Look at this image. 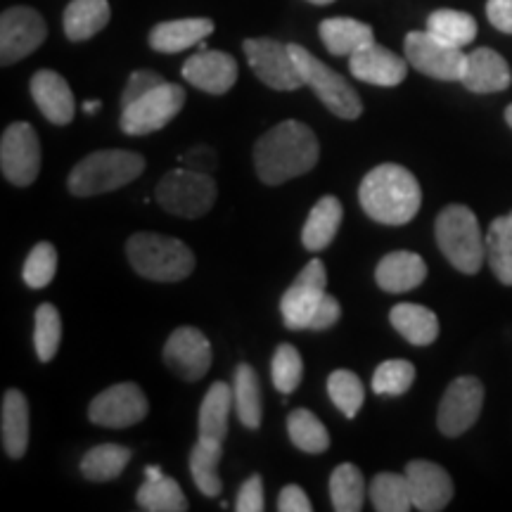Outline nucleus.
Here are the masks:
<instances>
[{"mask_svg":"<svg viewBox=\"0 0 512 512\" xmlns=\"http://www.w3.org/2000/svg\"><path fill=\"white\" fill-rule=\"evenodd\" d=\"M318 138L302 121L287 119L256 140L254 169L266 185H283L318 164Z\"/></svg>","mask_w":512,"mask_h":512,"instance_id":"obj_1","label":"nucleus"},{"mask_svg":"<svg viewBox=\"0 0 512 512\" xmlns=\"http://www.w3.org/2000/svg\"><path fill=\"white\" fill-rule=\"evenodd\" d=\"M358 202L370 219L384 226H403L418 216L422 190L406 166L380 164L363 178Z\"/></svg>","mask_w":512,"mask_h":512,"instance_id":"obj_2","label":"nucleus"},{"mask_svg":"<svg viewBox=\"0 0 512 512\" xmlns=\"http://www.w3.org/2000/svg\"><path fill=\"white\" fill-rule=\"evenodd\" d=\"M133 271L157 283H178L195 271V254L185 242L159 233H133L126 242Z\"/></svg>","mask_w":512,"mask_h":512,"instance_id":"obj_3","label":"nucleus"},{"mask_svg":"<svg viewBox=\"0 0 512 512\" xmlns=\"http://www.w3.org/2000/svg\"><path fill=\"white\" fill-rule=\"evenodd\" d=\"M434 238L448 264L465 275H475L486 259V240L475 211L465 204H448L434 223Z\"/></svg>","mask_w":512,"mask_h":512,"instance_id":"obj_4","label":"nucleus"},{"mask_svg":"<svg viewBox=\"0 0 512 512\" xmlns=\"http://www.w3.org/2000/svg\"><path fill=\"white\" fill-rule=\"evenodd\" d=\"M145 171V159L128 150H100L83 157L67 178L74 197H93L133 183Z\"/></svg>","mask_w":512,"mask_h":512,"instance_id":"obj_5","label":"nucleus"},{"mask_svg":"<svg viewBox=\"0 0 512 512\" xmlns=\"http://www.w3.org/2000/svg\"><path fill=\"white\" fill-rule=\"evenodd\" d=\"M290 53L294 57V62H297L299 74H302L306 86L313 88V93L318 95L320 102H323L332 114L349 121L361 117L363 102L342 74H337L335 69H330L328 64L320 62L316 55L309 53V50L302 46H297V43H292Z\"/></svg>","mask_w":512,"mask_h":512,"instance_id":"obj_6","label":"nucleus"},{"mask_svg":"<svg viewBox=\"0 0 512 512\" xmlns=\"http://www.w3.org/2000/svg\"><path fill=\"white\" fill-rule=\"evenodd\" d=\"M155 200L164 211L181 219H200L216 202V183L211 174L192 171L188 166L169 171L155 188Z\"/></svg>","mask_w":512,"mask_h":512,"instance_id":"obj_7","label":"nucleus"},{"mask_svg":"<svg viewBox=\"0 0 512 512\" xmlns=\"http://www.w3.org/2000/svg\"><path fill=\"white\" fill-rule=\"evenodd\" d=\"M185 105V91L176 83H162L155 91L124 107L121 112V131L126 136H150L171 124Z\"/></svg>","mask_w":512,"mask_h":512,"instance_id":"obj_8","label":"nucleus"},{"mask_svg":"<svg viewBox=\"0 0 512 512\" xmlns=\"http://www.w3.org/2000/svg\"><path fill=\"white\" fill-rule=\"evenodd\" d=\"M406 60L420 74L437 81H460L465 74L467 55L463 48L448 46L430 31H411L406 36Z\"/></svg>","mask_w":512,"mask_h":512,"instance_id":"obj_9","label":"nucleus"},{"mask_svg":"<svg viewBox=\"0 0 512 512\" xmlns=\"http://www.w3.org/2000/svg\"><path fill=\"white\" fill-rule=\"evenodd\" d=\"M0 169L12 185L27 188L41 171V140L27 121H15L0 138Z\"/></svg>","mask_w":512,"mask_h":512,"instance_id":"obj_10","label":"nucleus"},{"mask_svg":"<svg viewBox=\"0 0 512 512\" xmlns=\"http://www.w3.org/2000/svg\"><path fill=\"white\" fill-rule=\"evenodd\" d=\"M242 50H245L252 72L273 91H297L306 86L290 46L285 43L273 41V38H247L242 43Z\"/></svg>","mask_w":512,"mask_h":512,"instance_id":"obj_11","label":"nucleus"},{"mask_svg":"<svg viewBox=\"0 0 512 512\" xmlns=\"http://www.w3.org/2000/svg\"><path fill=\"white\" fill-rule=\"evenodd\" d=\"M484 408V384L472 375L456 377L446 387L437 411V427L444 437L456 439L475 427Z\"/></svg>","mask_w":512,"mask_h":512,"instance_id":"obj_12","label":"nucleus"},{"mask_svg":"<svg viewBox=\"0 0 512 512\" xmlns=\"http://www.w3.org/2000/svg\"><path fill=\"white\" fill-rule=\"evenodd\" d=\"M325 287H328V273L323 261L311 259L280 299V313L287 330H309L320 302L328 294Z\"/></svg>","mask_w":512,"mask_h":512,"instance_id":"obj_13","label":"nucleus"},{"mask_svg":"<svg viewBox=\"0 0 512 512\" xmlns=\"http://www.w3.org/2000/svg\"><path fill=\"white\" fill-rule=\"evenodd\" d=\"M48 36L46 19L34 8H10L0 17V64L10 67L43 46Z\"/></svg>","mask_w":512,"mask_h":512,"instance_id":"obj_14","label":"nucleus"},{"mask_svg":"<svg viewBox=\"0 0 512 512\" xmlns=\"http://www.w3.org/2000/svg\"><path fill=\"white\" fill-rule=\"evenodd\" d=\"M147 411H150V403H147L143 389L136 382H119L95 396L88 408V418L93 425L121 430V427H133L143 422Z\"/></svg>","mask_w":512,"mask_h":512,"instance_id":"obj_15","label":"nucleus"},{"mask_svg":"<svg viewBox=\"0 0 512 512\" xmlns=\"http://www.w3.org/2000/svg\"><path fill=\"white\" fill-rule=\"evenodd\" d=\"M164 363L185 382H197L209 373L211 351L209 339L197 328H178L164 344Z\"/></svg>","mask_w":512,"mask_h":512,"instance_id":"obj_16","label":"nucleus"},{"mask_svg":"<svg viewBox=\"0 0 512 512\" xmlns=\"http://www.w3.org/2000/svg\"><path fill=\"white\" fill-rule=\"evenodd\" d=\"M411 484L413 505L422 512H439L453 501V479L439 463L432 460H411L406 465Z\"/></svg>","mask_w":512,"mask_h":512,"instance_id":"obj_17","label":"nucleus"},{"mask_svg":"<svg viewBox=\"0 0 512 512\" xmlns=\"http://www.w3.org/2000/svg\"><path fill=\"white\" fill-rule=\"evenodd\" d=\"M183 79L209 95H223L238 81V62L221 50H200L183 64Z\"/></svg>","mask_w":512,"mask_h":512,"instance_id":"obj_18","label":"nucleus"},{"mask_svg":"<svg viewBox=\"0 0 512 512\" xmlns=\"http://www.w3.org/2000/svg\"><path fill=\"white\" fill-rule=\"evenodd\" d=\"M349 69L358 81L373 83V86L394 88L406 79L408 60H403L394 50L384 46H373L358 50L356 55L349 57Z\"/></svg>","mask_w":512,"mask_h":512,"instance_id":"obj_19","label":"nucleus"},{"mask_svg":"<svg viewBox=\"0 0 512 512\" xmlns=\"http://www.w3.org/2000/svg\"><path fill=\"white\" fill-rule=\"evenodd\" d=\"M31 98H34L38 110H41V114L50 124H72L76 112L74 93L69 88V83L57 72H50V69L36 72L34 79H31Z\"/></svg>","mask_w":512,"mask_h":512,"instance_id":"obj_20","label":"nucleus"},{"mask_svg":"<svg viewBox=\"0 0 512 512\" xmlns=\"http://www.w3.org/2000/svg\"><path fill=\"white\" fill-rule=\"evenodd\" d=\"M460 83L470 93H501L508 91L512 74L503 55L491 48H475L467 55L465 74Z\"/></svg>","mask_w":512,"mask_h":512,"instance_id":"obj_21","label":"nucleus"},{"mask_svg":"<svg viewBox=\"0 0 512 512\" xmlns=\"http://www.w3.org/2000/svg\"><path fill=\"white\" fill-rule=\"evenodd\" d=\"M427 278V264L415 252H392L382 256L375 268V283L382 292L401 294L420 287Z\"/></svg>","mask_w":512,"mask_h":512,"instance_id":"obj_22","label":"nucleus"},{"mask_svg":"<svg viewBox=\"0 0 512 512\" xmlns=\"http://www.w3.org/2000/svg\"><path fill=\"white\" fill-rule=\"evenodd\" d=\"M214 34V22L207 17L174 19L162 22L150 31V48L157 53H183L192 46H200L204 38Z\"/></svg>","mask_w":512,"mask_h":512,"instance_id":"obj_23","label":"nucleus"},{"mask_svg":"<svg viewBox=\"0 0 512 512\" xmlns=\"http://www.w3.org/2000/svg\"><path fill=\"white\" fill-rule=\"evenodd\" d=\"M318 34L323 46L337 57H351L356 55L358 50L373 46L375 43V34L373 29H370V24H363L351 17L325 19V22H320Z\"/></svg>","mask_w":512,"mask_h":512,"instance_id":"obj_24","label":"nucleus"},{"mask_svg":"<svg viewBox=\"0 0 512 512\" xmlns=\"http://www.w3.org/2000/svg\"><path fill=\"white\" fill-rule=\"evenodd\" d=\"M0 434L3 448L10 458H22L29 446V401L19 389H8L3 394L0 411Z\"/></svg>","mask_w":512,"mask_h":512,"instance_id":"obj_25","label":"nucleus"},{"mask_svg":"<svg viewBox=\"0 0 512 512\" xmlns=\"http://www.w3.org/2000/svg\"><path fill=\"white\" fill-rule=\"evenodd\" d=\"M394 330L411 342L413 347H430L439 337V318L437 313L420 304H396L389 311Z\"/></svg>","mask_w":512,"mask_h":512,"instance_id":"obj_26","label":"nucleus"},{"mask_svg":"<svg viewBox=\"0 0 512 512\" xmlns=\"http://www.w3.org/2000/svg\"><path fill=\"white\" fill-rule=\"evenodd\" d=\"M110 15L107 0H72L64 10V34L74 43L88 41L110 24Z\"/></svg>","mask_w":512,"mask_h":512,"instance_id":"obj_27","label":"nucleus"},{"mask_svg":"<svg viewBox=\"0 0 512 512\" xmlns=\"http://www.w3.org/2000/svg\"><path fill=\"white\" fill-rule=\"evenodd\" d=\"M344 207L337 197H323L316 202V207L311 209L309 219L304 223L302 230V242L309 252H323L330 247V242L335 240L339 223H342Z\"/></svg>","mask_w":512,"mask_h":512,"instance_id":"obj_28","label":"nucleus"},{"mask_svg":"<svg viewBox=\"0 0 512 512\" xmlns=\"http://www.w3.org/2000/svg\"><path fill=\"white\" fill-rule=\"evenodd\" d=\"M235 408L233 401V387H228L226 382H214L209 387V392L204 394L202 406H200V437L223 441L228 437V418L230 411Z\"/></svg>","mask_w":512,"mask_h":512,"instance_id":"obj_29","label":"nucleus"},{"mask_svg":"<svg viewBox=\"0 0 512 512\" xmlns=\"http://www.w3.org/2000/svg\"><path fill=\"white\" fill-rule=\"evenodd\" d=\"M221 444L223 441L200 437L190 453L192 482H195L197 489L209 498H216L221 494V477H219V463L223 456Z\"/></svg>","mask_w":512,"mask_h":512,"instance_id":"obj_30","label":"nucleus"},{"mask_svg":"<svg viewBox=\"0 0 512 512\" xmlns=\"http://www.w3.org/2000/svg\"><path fill=\"white\" fill-rule=\"evenodd\" d=\"M136 501L138 508L147 512H185L190 508L181 484L166 475L145 477V484L138 489Z\"/></svg>","mask_w":512,"mask_h":512,"instance_id":"obj_31","label":"nucleus"},{"mask_svg":"<svg viewBox=\"0 0 512 512\" xmlns=\"http://www.w3.org/2000/svg\"><path fill=\"white\" fill-rule=\"evenodd\" d=\"M233 401L235 413L247 430H256L261 425V382L256 370L249 363H240L235 370L233 382Z\"/></svg>","mask_w":512,"mask_h":512,"instance_id":"obj_32","label":"nucleus"},{"mask_svg":"<svg viewBox=\"0 0 512 512\" xmlns=\"http://www.w3.org/2000/svg\"><path fill=\"white\" fill-rule=\"evenodd\" d=\"M131 460V448L119 444L93 446L81 460V475L88 482H112L126 470Z\"/></svg>","mask_w":512,"mask_h":512,"instance_id":"obj_33","label":"nucleus"},{"mask_svg":"<svg viewBox=\"0 0 512 512\" xmlns=\"http://www.w3.org/2000/svg\"><path fill=\"white\" fill-rule=\"evenodd\" d=\"M330 498L337 512H358L366 503V479L356 465L342 463L330 475Z\"/></svg>","mask_w":512,"mask_h":512,"instance_id":"obj_34","label":"nucleus"},{"mask_svg":"<svg viewBox=\"0 0 512 512\" xmlns=\"http://www.w3.org/2000/svg\"><path fill=\"white\" fill-rule=\"evenodd\" d=\"M486 261L503 285L512 287V221L498 216L486 230Z\"/></svg>","mask_w":512,"mask_h":512,"instance_id":"obj_35","label":"nucleus"},{"mask_svg":"<svg viewBox=\"0 0 512 512\" xmlns=\"http://www.w3.org/2000/svg\"><path fill=\"white\" fill-rule=\"evenodd\" d=\"M370 501L377 512H408L413 505L411 484H408L406 472H380L370 482Z\"/></svg>","mask_w":512,"mask_h":512,"instance_id":"obj_36","label":"nucleus"},{"mask_svg":"<svg viewBox=\"0 0 512 512\" xmlns=\"http://www.w3.org/2000/svg\"><path fill=\"white\" fill-rule=\"evenodd\" d=\"M427 31L448 46L465 48L477 38V22L475 17L460 10H434L427 17Z\"/></svg>","mask_w":512,"mask_h":512,"instance_id":"obj_37","label":"nucleus"},{"mask_svg":"<svg viewBox=\"0 0 512 512\" xmlns=\"http://www.w3.org/2000/svg\"><path fill=\"white\" fill-rule=\"evenodd\" d=\"M287 434L290 441L304 453H325L330 448V434L316 415L306 408H294L287 415Z\"/></svg>","mask_w":512,"mask_h":512,"instance_id":"obj_38","label":"nucleus"},{"mask_svg":"<svg viewBox=\"0 0 512 512\" xmlns=\"http://www.w3.org/2000/svg\"><path fill=\"white\" fill-rule=\"evenodd\" d=\"M62 342V318L53 304H41L34 318V347L41 363H50Z\"/></svg>","mask_w":512,"mask_h":512,"instance_id":"obj_39","label":"nucleus"},{"mask_svg":"<svg viewBox=\"0 0 512 512\" xmlns=\"http://www.w3.org/2000/svg\"><path fill=\"white\" fill-rule=\"evenodd\" d=\"M328 394L344 418L354 420L361 411L363 401H366V387H363L361 377L351 370H335L328 377Z\"/></svg>","mask_w":512,"mask_h":512,"instance_id":"obj_40","label":"nucleus"},{"mask_svg":"<svg viewBox=\"0 0 512 512\" xmlns=\"http://www.w3.org/2000/svg\"><path fill=\"white\" fill-rule=\"evenodd\" d=\"M415 366L403 358H392L377 366L373 375V392L377 396H401L413 387Z\"/></svg>","mask_w":512,"mask_h":512,"instance_id":"obj_41","label":"nucleus"},{"mask_svg":"<svg viewBox=\"0 0 512 512\" xmlns=\"http://www.w3.org/2000/svg\"><path fill=\"white\" fill-rule=\"evenodd\" d=\"M302 375H304V363L299 351L292 347V344H280L273 354V363H271V380L275 384V389H280L285 396L292 394L294 389L302 384Z\"/></svg>","mask_w":512,"mask_h":512,"instance_id":"obj_42","label":"nucleus"},{"mask_svg":"<svg viewBox=\"0 0 512 512\" xmlns=\"http://www.w3.org/2000/svg\"><path fill=\"white\" fill-rule=\"evenodd\" d=\"M57 271V249L50 242H38L24 261L22 278L31 290H43L53 283Z\"/></svg>","mask_w":512,"mask_h":512,"instance_id":"obj_43","label":"nucleus"},{"mask_svg":"<svg viewBox=\"0 0 512 512\" xmlns=\"http://www.w3.org/2000/svg\"><path fill=\"white\" fill-rule=\"evenodd\" d=\"M166 83L162 76L157 72H150V69H140V72H133L131 79H128L126 88H124V95H121V107H128L131 102H136L138 98H143L145 93L155 91L157 86H162Z\"/></svg>","mask_w":512,"mask_h":512,"instance_id":"obj_44","label":"nucleus"},{"mask_svg":"<svg viewBox=\"0 0 512 512\" xmlns=\"http://www.w3.org/2000/svg\"><path fill=\"white\" fill-rule=\"evenodd\" d=\"M264 482H261L259 475H252L242 484L238 503H235V510L238 512H261L264 510Z\"/></svg>","mask_w":512,"mask_h":512,"instance_id":"obj_45","label":"nucleus"},{"mask_svg":"<svg viewBox=\"0 0 512 512\" xmlns=\"http://www.w3.org/2000/svg\"><path fill=\"white\" fill-rule=\"evenodd\" d=\"M278 510L280 512H311L313 505L302 486L290 484L278 494Z\"/></svg>","mask_w":512,"mask_h":512,"instance_id":"obj_46","label":"nucleus"},{"mask_svg":"<svg viewBox=\"0 0 512 512\" xmlns=\"http://www.w3.org/2000/svg\"><path fill=\"white\" fill-rule=\"evenodd\" d=\"M339 316H342V306H339V302L332 294H325L323 302H320L316 316H313L309 330L313 332H320V330H328L332 328V325L337 323Z\"/></svg>","mask_w":512,"mask_h":512,"instance_id":"obj_47","label":"nucleus"},{"mask_svg":"<svg viewBox=\"0 0 512 512\" xmlns=\"http://www.w3.org/2000/svg\"><path fill=\"white\" fill-rule=\"evenodd\" d=\"M183 164L192 171H202V174H211L216 169V152L207 145L190 147L183 155Z\"/></svg>","mask_w":512,"mask_h":512,"instance_id":"obj_48","label":"nucleus"},{"mask_svg":"<svg viewBox=\"0 0 512 512\" xmlns=\"http://www.w3.org/2000/svg\"><path fill=\"white\" fill-rule=\"evenodd\" d=\"M486 17L494 29L512 34V0H486Z\"/></svg>","mask_w":512,"mask_h":512,"instance_id":"obj_49","label":"nucleus"},{"mask_svg":"<svg viewBox=\"0 0 512 512\" xmlns=\"http://www.w3.org/2000/svg\"><path fill=\"white\" fill-rule=\"evenodd\" d=\"M100 110V100H88L86 105H83V112L86 114H95Z\"/></svg>","mask_w":512,"mask_h":512,"instance_id":"obj_50","label":"nucleus"},{"mask_svg":"<svg viewBox=\"0 0 512 512\" xmlns=\"http://www.w3.org/2000/svg\"><path fill=\"white\" fill-rule=\"evenodd\" d=\"M505 124L512 128V105L505 107Z\"/></svg>","mask_w":512,"mask_h":512,"instance_id":"obj_51","label":"nucleus"},{"mask_svg":"<svg viewBox=\"0 0 512 512\" xmlns=\"http://www.w3.org/2000/svg\"><path fill=\"white\" fill-rule=\"evenodd\" d=\"M309 3H313V5H330V3H335V0H309Z\"/></svg>","mask_w":512,"mask_h":512,"instance_id":"obj_52","label":"nucleus"},{"mask_svg":"<svg viewBox=\"0 0 512 512\" xmlns=\"http://www.w3.org/2000/svg\"><path fill=\"white\" fill-rule=\"evenodd\" d=\"M508 216H510V221H512V211H510V214H508Z\"/></svg>","mask_w":512,"mask_h":512,"instance_id":"obj_53","label":"nucleus"}]
</instances>
